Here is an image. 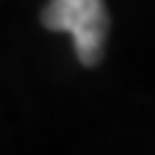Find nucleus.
<instances>
[{"label":"nucleus","mask_w":155,"mask_h":155,"mask_svg":"<svg viewBox=\"0 0 155 155\" xmlns=\"http://www.w3.org/2000/svg\"><path fill=\"white\" fill-rule=\"evenodd\" d=\"M41 22L49 30H65L74 35L76 57L82 65L101 63L109 30V14L104 0H49Z\"/></svg>","instance_id":"1"}]
</instances>
